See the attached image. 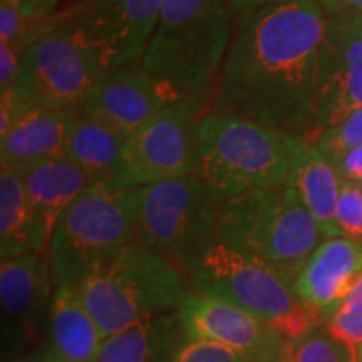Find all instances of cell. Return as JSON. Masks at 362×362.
I'll use <instances>...</instances> for the list:
<instances>
[{
	"label": "cell",
	"instance_id": "10",
	"mask_svg": "<svg viewBox=\"0 0 362 362\" xmlns=\"http://www.w3.org/2000/svg\"><path fill=\"white\" fill-rule=\"evenodd\" d=\"M205 94L175 101L128 136L115 185L141 188L198 171V128Z\"/></svg>",
	"mask_w": 362,
	"mask_h": 362
},
{
	"label": "cell",
	"instance_id": "4",
	"mask_svg": "<svg viewBox=\"0 0 362 362\" xmlns=\"http://www.w3.org/2000/svg\"><path fill=\"white\" fill-rule=\"evenodd\" d=\"M232 16L225 0H165L143 67L178 98L205 94L232 44Z\"/></svg>",
	"mask_w": 362,
	"mask_h": 362
},
{
	"label": "cell",
	"instance_id": "5",
	"mask_svg": "<svg viewBox=\"0 0 362 362\" xmlns=\"http://www.w3.org/2000/svg\"><path fill=\"white\" fill-rule=\"evenodd\" d=\"M139 188L94 181L66 208L47 247L54 288L76 287L134 240Z\"/></svg>",
	"mask_w": 362,
	"mask_h": 362
},
{
	"label": "cell",
	"instance_id": "28",
	"mask_svg": "<svg viewBox=\"0 0 362 362\" xmlns=\"http://www.w3.org/2000/svg\"><path fill=\"white\" fill-rule=\"evenodd\" d=\"M175 362H248V359L223 344L187 341L180 349Z\"/></svg>",
	"mask_w": 362,
	"mask_h": 362
},
{
	"label": "cell",
	"instance_id": "12",
	"mask_svg": "<svg viewBox=\"0 0 362 362\" xmlns=\"http://www.w3.org/2000/svg\"><path fill=\"white\" fill-rule=\"evenodd\" d=\"M165 0H81L67 17L98 47L110 69L139 62Z\"/></svg>",
	"mask_w": 362,
	"mask_h": 362
},
{
	"label": "cell",
	"instance_id": "25",
	"mask_svg": "<svg viewBox=\"0 0 362 362\" xmlns=\"http://www.w3.org/2000/svg\"><path fill=\"white\" fill-rule=\"evenodd\" d=\"M309 141L314 143L329 160L336 163L344 153L362 144V107L352 111L339 123L319 131Z\"/></svg>",
	"mask_w": 362,
	"mask_h": 362
},
{
	"label": "cell",
	"instance_id": "35",
	"mask_svg": "<svg viewBox=\"0 0 362 362\" xmlns=\"http://www.w3.org/2000/svg\"><path fill=\"white\" fill-rule=\"evenodd\" d=\"M354 359H356V362H362V346H359L354 351Z\"/></svg>",
	"mask_w": 362,
	"mask_h": 362
},
{
	"label": "cell",
	"instance_id": "19",
	"mask_svg": "<svg viewBox=\"0 0 362 362\" xmlns=\"http://www.w3.org/2000/svg\"><path fill=\"white\" fill-rule=\"evenodd\" d=\"M103 334L89 314L74 287L61 285L54 288L47 307V342L61 362H98L101 354Z\"/></svg>",
	"mask_w": 362,
	"mask_h": 362
},
{
	"label": "cell",
	"instance_id": "1",
	"mask_svg": "<svg viewBox=\"0 0 362 362\" xmlns=\"http://www.w3.org/2000/svg\"><path fill=\"white\" fill-rule=\"evenodd\" d=\"M325 21L317 0H280L245 13L218 74L225 107L309 139Z\"/></svg>",
	"mask_w": 362,
	"mask_h": 362
},
{
	"label": "cell",
	"instance_id": "15",
	"mask_svg": "<svg viewBox=\"0 0 362 362\" xmlns=\"http://www.w3.org/2000/svg\"><path fill=\"white\" fill-rule=\"evenodd\" d=\"M54 293L47 253L29 252L0 265L2 336L8 349L17 351L35 337V330Z\"/></svg>",
	"mask_w": 362,
	"mask_h": 362
},
{
	"label": "cell",
	"instance_id": "33",
	"mask_svg": "<svg viewBox=\"0 0 362 362\" xmlns=\"http://www.w3.org/2000/svg\"><path fill=\"white\" fill-rule=\"evenodd\" d=\"M322 7L325 13H336L344 11L362 13V0H327Z\"/></svg>",
	"mask_w": 362,
	"mask_h": 362
},
{
	"label": "cell",
	"instance_id": "27",
	"mask_svg": "<svg viewBox=\"0 0 362 362\" xmlns=\"http://www.w3.org/2000/svg\"><path fill=\"white\" fill-rule=\"evenodd\" d=\"M341 237L362 240V187L356 181L342 180L336 208Z\"/></svg>",
	"mask_w": 362,
	"mask_h": 362
},
{
	"label": "cell",
	"instance_id": "37",
	"mask_svg": "<svg viewBox=\"0 0 362 362\" xmlns=\"http://www.w3.org/2000/svg\"><path fill=\"white\" fill-rule=\"evenodd\" d=\"M361 187H362V183H361Z\"/></svg>",
	"mask_w": 362,
	"mask_h": 362
},
{
	"label": "cell",
	"instance_id": "14",
	"mask_svg": "<svg viewBox=\"0 0 362 362\" xmlns=\"http://www.w3.org/2000/svg\"><path fill=\"white\" fill-rule=\"evenodd\" d=\"M178 315L187 341L223 344L248 362H274L285 344L264 320L214 297L193 292L178 307Z\"/></svg>",
	"mask_w": 362,
	"mask_h": 362
},
{
	"label": "cell",
	"instance_id": "23",
	"mask_svg": "<svg viewBox=\"0 0 362 362\" xmlns=\"http://www.w3.org/2000/svg\"><path fill=\"white\" fill-rule=\"evenodd\" d=\"M34 250V228L22 176L0 170V255L2 260Z\"/></svg>",
	"mask_w": 362,
	"mask_h": 362
},
{
	"label": "cell",
	"instance_id": "7",
	"mask_svg": "<svg viewBox=\"0 0 362 362\" xmlns=\"http://www.w3.org/2000/svg\"><path fill=\"white\" fill-rule=\"evenodd\" d=\"M223 202L198 173L141 187L131 245L165 257L185 270L215 240Z\"/></svg>",
	"mask_w": 362,
	"mask_h": 362
},
{
	"label": "cell",
	"instance_id": "29",
	"mask_svg": "<svg viewBox=\"0 0 362 362\" xmlns=\"http://www.w3.org/2000/svg\"><path fill=\"white\" fill-rule=\"evenodd\" d=\"M22 62V54L16 47L0 40V90L16 84Z\"/></svg>",
	"mask_w": 362,
	"mask_h": 362
},
{
	"label": "cell",
	"instance_id": "8",
	"mask_svg": "<svg viewBox=\"0 0 362 362\" xmlns=\"http://www.w3.org/2000/svg\"><path fill=\"white\" fill-rule=\"evenodd\" d=\"M110 71L96 45L64 13L22 54L19 76L11 89L17 106L79 112Z\"/></svg>",
	"mask_w": 362,
	"mask_h": 362
},
{
	"label": "cell",
	"instance_id": "6",
	"mask_svg": "<svg viewBox=\"0 0 362 362\" xmlns=\"http://www.w3.org/2000/svg\"><path fill=\"white\" fill-rule=\"evenodd\" d=\"M74 292L103 337L176 310L193 293L178 265L133 245L86 275Z\"/></svg>",
	"mask_w": 362,
	"mask_h": 362
},
{
	"label": "cell",
	"instance_id": "11",
	"mask_svg": "<svg viewBox=\"0 0 362 362\" xmlns=\"http://www.w3.org/2000/svg\"><path fill=\"white\" fill-rule=\"evenodd\" d=\"M361 107L362 13L349 11L327 13L317 61L310 138Z\"/></svg>",
	"mask_w": 362,
	"mask_h": 362
},
{
	"label": "cell",
	"instance_id": "36",
	"mask_svg": "<svg viewBox=\"0 0 362 362\" xmlns=\"http://www.w3.org/2000/svg\"><path fill=\"white\" fill-rule=\"evenodd\" d=\"M317 2H319V4H320V6H324V4H325V2H327V0H317Z\"/></svg>",
	"mask_w": 362,
	"mask_h": 362
},
{
	"label": "cell",
	"instance_id": "13",
	"mask_svg": "<svg viewBox=\"0 0 362 362\" xmlns=\"http://www.w3.org/2000/svg\"><path fill=\"white\" fill-rule=\"evenodd\" d=\"M178 99L183 98L139 61L107 72L86 98L79 115L128 138Z\"/></svg>",
	"mask_w": 362,
	"mask_h": 362
},
{
	"label": "cell",
	"instance_id": "26",
	"mask_svg": "<svg viewBox=\"0 0 362 362\" xmlns=\"http://www.w3.org/2000/svg\"><path fill=\"white\" fill-rule=\"evenodd\" d=\"M324 327L354 352L362 346V297L347 296L327 315Z\"/></svg>",
	"mask_w": 362,
	"mask_h": 362
},
{
	"label": "cell",
	"instance_id": "16",
	"mask_svg": "<svg viewBox=\"0 0 362 362\" xmlns=\"http://www.w3.org/2000/svg\"><path fill=\"white\" fill-rule=\"evenodd\" d=\"M361 275L362 240L325 238L297 274L293 292L302 304L319 312L325 322Z\"/></svg>",
	"mask_w": 362,
	"mask_h": 362
},
{
	"label": "cell",
	"instance_id": "31",
	"mask_svg": "<svg viewBox=\"0 0 362 362\" xmlns=\"http://www.w3.org/2000/svg\"><path fill=\"white\" fill-rule=\"evenodd\" d=\"M336 166L342 180L362 183V144L339 156Z\"/></svg>",
	"mask_w": 362,
	"mask_h": 362
},
{
	"label": "cell",
	"instance_id": "9",
	"mask_svg": "<svg viewBox=\"0 0 362 362\" xmlns=\"http://www.w3.org/2000/svg\"><path fill=\"white\" fill-rule=\"evenodd\" d=\"M183 272L194 293L237 305L267 324L302 304L280 272L216 238Z\"/></svg>",
	"mask_w": 362,
	"mask_h": 362
},
{
	"label": "cell",
	"instance_id": "34",
	"mask_svg": "<svg viewBox=\"0 0 362 362\" xmlns=\"http://www.w3.org/2000/svg\"><path fill=\"white\" fill-rule=\"evenodd\" d=\"M11 362H61L56 357V354L49 349L47 346L40 347V349L34 352H27V354H22Z\"/></svg>",
	"mask_w": 362,
	"mask_h": 362
},
{
	"label": "cell",
	"instance_id": "17",
	"mask_svg": "<svg viewBox=\"0 0 362 362\" xmlns=\"http://www.w3.org/2000/svg\"><path fill=\"white\" fill-rule=\"evenodd\" d=\"M79 112L42 106H17L11 128L0 138L2 166L17 173L39 163L66 156Z\"/></svg>",
	"mask_w": 362,
	"mask_h": 362
},
{
	"label": "cell",
	"instance_id": "32",
	"mask_svg": "<svg viewBox=\"0 0 362 362\" xmlns=\"http://www.w3.org/2000/svg\"><path fill=\"white\" fill-rule=\"evenodd\" d=\"M225 2L233 13H242V16H245L248 12L270 6V4L280 2V0H225Z\"/></svg>",
	"mask_w": 362,
	"mask_h": 362
},
{
	"label": "cell",
	"instance_id": "24",
	"mask_svg": "<svg viewBox=\"0 0 362 362\" xmlns=\"http://www.w3.org/2000/svg\"><path fill=\"white\" fill-rule=\"evenodd\" d=\"M274 362H356L354 352L324 325L296 341H285Z\"/></svg>",
	"mask_w": 362,
	"mask_h": 362
},
{
	"label": "cell",
	"instance_id": "20",
	"mask_svg": "<svg viewBox=\"0 0 362 362\" xmlns=\"http://www.w3.org/2000/svg\"><path fill=\"white\" fill-rule=\"evenodd\" d=\"M185 342L176 309L104 337L98 362H175Z\"/></svg>",
	"mask_w": 362,
	"mask_h": 362
},
{
	"label": "cell",
	"instance_id": "30",
	"mask_svg": "<svg viewBox=\"0 0 362 362\" xmlns=\"http://www.w3.org/2000/svg\"><path fill=\"white\" fill-rule=\"evenodd\" d=\"M0 4H7V6L16 7L24 16L30 19L44 21L51 17L54 8L57 7L59 0H0Z\"/></svg>",
	"mask_w": 362,
	"mask_h": 362
},
{
	"label": "cell",
	"instance_id": "3",
	"mask_svg": "<svg viewBox=\"0 0 362 362\" xmlns=\"http://www.w3.org/2000/svg\"><path fill=\"white\" fill-rule=\"evenodd\" d=\"M215 238L270 265L293 284L325 237L291 185L225 198Z\"/></svg>",
	"mask_w": 362,
	"mask_h": 362
},
{
	"label": "cell",
	"instance_id": "22",
	"mask_svg": "<svg viewBox=\"0 0 362 362\" xmlns=\"http://www.w3.org/2000/svg\"><path fill=\"white\" fill-rule=\"evenodd\" d=\"M126 138L78 115L72 124L66 158L86 171L90 181L115 183Z\"/></svg>",
	"mask_w": 362,
	"mask_h": 362
},
{
	"label": "cell",
	"instance_id": "21",
	"mask_svg": "<svg viewBox=\"0 0 362 362\" xmlns=\"http://www.w3.org/2000/svg\"><path fill=\"white\" fill-rule=\"evenodd\" d=\"M341 183L342 178L336 163L329 160L314 143L307 139L287 185L300 194L302 202L309 208L325 238L341 237L336 218Z\"/></svg>",
	"mask_w": 362,
	"mask_h": 362
},
{
	"label": "cell",
	"instance_id": "2",
	"mask_svg": "<svg viewBox=\"0 0 362 362\" xmlns=\"http://www.w3.org/2000/svg\"><path fill=\"white\" fill-rule=\"evenodd\" d=\"M307 138L240 112L205 111L198 128V171L223 198L287 185Z\"/></svg>",
	"mask_w": 362,
	"mask_h": 362
},
{
	"label": "cell",
	"instance_id": "18",
	"mask_svg": "<svg viewBox=\"0 0 362 362\" xmlns=\"http://www.w3.org/2000/svg\"><path fill=\"white\" fill-rule=\"evenodd\" d=\"M19 175L33 216L34 250L47 253L57 220L93 181L66 156L42 161Z\"/></svg>",
	"mask_w": 362,
	"mask_h": 362
}]
</instances>
